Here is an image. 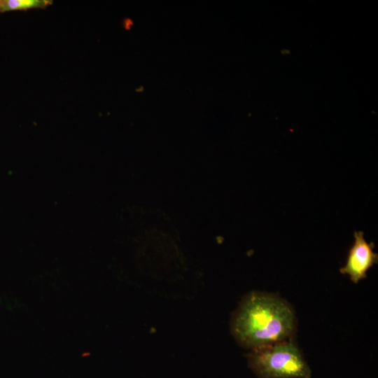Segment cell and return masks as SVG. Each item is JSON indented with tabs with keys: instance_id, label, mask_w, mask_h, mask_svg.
<instances>
[{
	"instance_id": "cell-1",
	"label": "cell",
	"mask_w": 378,
	"mask_h": 378,
	"mask_svg": "<svg viewBox=\"0 0 378 378\" xmlns=\"http://www.w3.org/2000/svg\"><path fill=\"white\" fill-rule=\"evenodd\" d=\"M296 326L294 309L286 300L261 291L244 295L230 323L235 341L249 350L292 340Z\"/></svg>"
},
{
	"instance_id": "cell-2",
	"label": "cell",
	"mask_w": 378,
	"mask_h": 378,
	"mask_svg": "<svg viewBox=\"0 0 378 378\" xmlns=\"http://www.w3.org/2000/svg\"><path fill=\"white\" fill-rule=\"evenodd\" d=\"M249 368L258 378H311L312 370L292 340L250 350Z\"/></svg>"
},
{
	"instance_id": "cell-3",
	"label": "cell",
	"mask_w": 378,
	"mask_h": 378,
	"mask_svg": "<svg viewBox=\"0 0 378 378\" xmlns=\"http://www.w3.org/2000/svg\"><path fill=\"white\" fill-rule=\"evenodd\" d=\"M374 244L368 243L362 231L354 232V242L350 248L345 265L340 269L342 274H348L354 284L367 277V272L378 260L373 251Z\"/></svg>"
},
{
	"instance_id": "cell-4",
	"label": "cell",
	"mask_w": 378,
	"mask_h": 378,
	"mask_svg": "<svg viewBox=\"0 0 378 378\" xmlns=\"http://www.w3.org/2000/svg\"><path fill=\"white\" fill-rule=\"evenodd\" d=\"M49 0H0V13L10 10L44 8L52 4Z\"/></svg>"
}]
</instances>
